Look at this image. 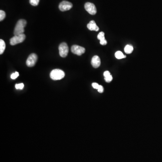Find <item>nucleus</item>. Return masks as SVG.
Returning <instances> with one entry per match:
<instances>
[{"label": "nucleus", "mask_w": 162, "mask_h": 162, "mask_svg": "<svg viewBox=\"0 0 162 162\" xmlns=\"http://www.w3.org/2000/svg\"><path fill=\"white\" fill-rule=\"evenodd\" d=\"M27 24V21L25 19H21L17 22L14 29V34L15 36L23 34L24 32V28Z\"/></svg>", "instance_id": "1"}, {"label": "nucleus", "mask_w": 162, "mask_h": 162, "mask_svg": "<svg viewBox=\"0 0 162 162\" xmlns=\"http://www.w3.org/2000/svg\"><path fill=\"white\" fill-rule=\"evenodd\" d=\"M65 74L63 71L59 69L53 70L50 74V77L54 80H58L65 77Z\"/></svg>", "instance_id": "2"}, {"label": "nucleus", "mask_w": 162, "mask_h": 162, "mask_svg": "<svg viewBox=\"0 0 162 162\" xmlns=\"http://www.w3.org/2000/svg\"><path fill=\"white\" fill-rule=\"evenodd\" d=\"M26 38V36L24 33L20 35L15 36L10 39V44L12 46L17 45V44L22 43L24 42Z\"/></svg>", "instance_id": "3"}, {"label": "nucleus", "mask_w": 162, "mask_h": 162, "mask_svg": "<svg viewBox=\"0 0 162 162\" xmlns=\"http://www.w3.org/2000/svg\"><path fill=\"white\" fill-rule=\"evenodd\" d=\"M59 54L62 57H66L69 51V47L66 43L62 42L59 47Z\"/></svg>", "instance_id": "4"}, {"label": "nucleus", "mask_w": 162, "mask_h": 162, "mask_svg": "<svg viewBox=\"0 0 162 162\" xmlns=\"http://www.w3.org/2000/svg\"><path fill=\"white\" fill-rule=\"evenodd\" d=\"M37 60H38L37 55L34 53H32L28 57L26 61V65L29 67L34 66L37 62Z\"/></svg>", "instance_id": "5"}, {"label": "nucleus", "mask_w": 162, "mask_h": 162, "mask_svg": "<svg viewBox=\"0 0 162 162\" xmlns=\"http://www.w3.org/2000/svg\"><path fill=\"white\" fill-rule=\"evenodd\" d=\"M84 7L87 12L92 15H94L97 13V8L93 3L87 2L85 4Z\"/></svg>", "instance_id": "6"}, {"label": "nucleus", "mask_w": 162, "mask_h": 162, "mask_svg": "<svg viewBox=\"0 0 162 162\" xmlns=\"http://www.w3.org/2000/svg\"><path fill=\"white\" fill-rule=\"evenodd\" d=\"M73 7V4L69 1H64L60 2L59 5V8L61 11H65L70 10Z\"/></svg>", "instance_id": "7"}, {"label": "nucleus", "mask_w": 162, "mask_h": 162, "mask_svg": "<svg viewBox=\"0 0 162 162\" xmlns=\"http://www.w3.org/2000/svg\"><path fill=\"white\" fill-rule=\"evenodd\" d=\"M71 51L74 54L78 56H81L85 53V49L83 47L78 45H73L71 47Z\"/></svg>", "instance_id": "8"}, {"label": "nucleus", "mask_w": 162, "mask_h": 162, "mask_svg": "<svg viewBox=\"0 0 162 162\" xmlns=\"http://www.w3.org/2000/svg\"><path fill=\"white\" fill-rule=\"evenodd\" d=\"M101 59L97 56H95L93 57L91 61L92 66L94 68H98L101 65Z\"/></svg>", "instance_id": "9"}, {"label": "nucleus", "mask_w": 162, "mask_h": 162, "mask_svg": "<svg viewBox=\"0 0 162 162\" xmlns=\"http://www.w3.org/2000/svg\"><path fill=\"white\" fill-rule=\"evenodd\" d=\"M87 27L90 31H98L99 30V28L94 20L90 21L87 25Z\"/></svg>", "instance_id": "10"}, {"label": "nucleus", "mask_w": 162, "mask_h": 162, "mask_svg": "<svg viewBox=\"0 0 162 162\" xmlns=\"http://www.w3.org/2000/svg\"><path fill=\"white\" fill-rule=\"evenodd\" d=\"M97 38L100 41V44L102 45H106L107 43L104 37V33L103 32H100L97 36Z\"/></svg>", "instance_id": "11"}, {"label": "nucleus", "mask_w": 162, "mask_h": 162, "mask_svg": "<svg viewBox=\"0 0 162 162\" xmlns=\"http://www.w3.org/2000/svg\"><path fill=\"white\" fill-rule=\"evenodd\" d=\"M6 49V43L2 39L0 40V54L2 55Z\"/></svg>", "instance_id": "12"}, {"label": "nucleus", "mask_w": 162, "mask_h": 162, "mask_svg": "<svg viewBox=\"0 0 162 162\" xmlns=\"http://www.w3.org/2000/svg\"><path fill=\"white\" fill-rule=\"evenodd\" d=\"M133 51V47L131 45H127L124 48V51L126 54H131Z\"/></svg>", "instance_id": "13"}, {"label": "nucleus", "mask_w": 162, "mask_h": 162, "mask_svg": "<svg viewBox=\"0 0 162 162\" xmlns=\"http://www.w3.org/2000/svg\"><path fill=\"white\" fill-rule=\"evenodd\" d=\"M115 56L118 59H122L126 58V56L123 55V53L120 51H118L115 53Z\"/></svg>", "instance_id": "14"}, {"label": "nucleus", "mask_w": 162, "mask_h": 162, "mask_svg": "<svg viewBox=\"0 0 162 162\" xmlns=\"http://www.w3.org/2000/svg\"><path fill=\"white\" fill-rule=\"evenodd\" d=\"M40 0H29V2L33 6H37L39 4Z\"/></svg>", "instance_id": "15"}, {"label": "nucleus", "mask_w": 162, "mask_h": 162, "mask_svg": "<svg viewBox=\"0 0 162 162\" xmlns=\"http://www.w3.org/2000/svg\"><path fill=\"white\" fill-rule=\"evenodd\" d=\"M6 16L5 12L3 10H0V21H2L4 20V19L5 18Z\"/></svg>", "instance_id": "16"}, {"label": "nucleus", "mask_w": 162, "mask_h": 162, "mask_svg": "<svg viewBox=\"0 0 162 162\" xmlns=\"http://www.w3.org/2000/svg\"><path fill=\"white\" fill-rule=\"evenodd\" d=\"M24 88V84L23 83L15 85V88L16 89L22 90Z\"/></svg>", "instance_id": "17"}, {"label": "nucleus", "mask_w": 162, "mask_h": 162, "mask_svg": "<svg viewBox=\"0 0 162 162\" xmlns=\"http://www.w3.org/2000/svg\"><path fill=\"white\" fill-rule=\"evenodd\" d=\"M19 76V74L18 72H15V73H14V74H12L11 75V76H10V78L12 79H15L16 78H18V76Z\"/></svg>", "instance_id": "18"}, {"label": "nucleus", "mask_w": 162, "mask_h": 162, "mask_svg": "<svg viewBox=\"0 0 162 162\" xmlns=\"http://www.w3.org/2000/svg\"><path fill=\"white\" fill-rule=\"evenodd\" d=\"M104 80L106 81L107 83H110L111 82L112 80H113V77L112 75H109L108 77L104 78Z\"/></svg>", "instance_id": "19"}, {"label": "nucleus", "mask_w": 162, "mask_h": 162, "mask_svg": "<svg viewBox=\"0 0 162 162\" xmlns=\"http://www.w3.org/2000/svg\"><path fill=\"white\" fill-rule=\"evenodd\" d=\"M97 90L99 92L101 93L103 92L104 88L102 86L99 85V87L98 89Z\"/></svg>", "instance_id": "20"}, {"label": "nucleus", "mask_w": 162, "mask_h": 162, "mask_svg": "<svg viewBox=\"0 0 162 162\" xmlns=\"http://www.w3.org/2000/svg\"><path fill=\"white\" fill-rule=\"evenodd\" d=\"M99 86L98 84L96 83H94L92 84V86L93 88L94 89H98Z\"/></svg>", "instance_id": "21"}, {"label": "nucleus", "mask_w": 162, "mask_h": 162, "mask_svg": "<svg viewBox=\"0 0 162 162\" xmlns=\"http://www.w3.org/2000/svg\"><path fill=\"white\" fill-rule=\"evenodd\" d=\"M111 73L108 71H106L104 73V78L108 77V76L111 75Z\"/></svg>", "instance_id": "22"}]
</instances>
